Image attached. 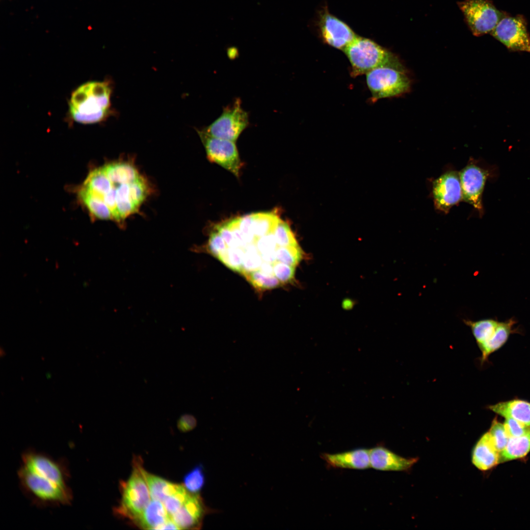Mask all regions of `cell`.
<instances>
[{
	"mask_svg": "<svg viewBox=\"0 0 530 530\" xmlns=\"http://www.w3.org/2000/svg\"><path fill=\"white\" fill-rule=\"evenodd\" d=\"M197 424L195 418L191 415L182 416L177 422V427L182 432H187L194 428Z\"/></svg>",
	"mask_w": 530,
	"mask_h": 530,
	"instance_id": "obj_37",
	"label": "cell"
},
{
	"mask_svg": "<svg viewBox=\"0 0 530 530\" xmlns=\"http://www.w3.org/2000/svg\"><path fill=\"white\" fill-rule=\"evenodd\" d=\"M517 323L514 318L500 321L493 337L487 342L479 346L481 352V362L486 361L489 356L500 349L507 341L512 333L516 332L514 326Z\"/></svg>",
	"mask_w": 530,
	"mask_h": 530,
	"instance_id": "obj_19",
	"label": "cell"
},
{
	"mask_svg": "<svg viewBox=\"0 0 530 530\" xmlns=\"http://www.w3.org/2000/svg\"><path fill=\"white\" fill-rule=\"evenodd\" d=\"M504 424L509 437H519L530 431V427L511 418H505Z\"/></svg>",
	"mask_w": 530,
	"mask_h": 530,
	"instance_id": "obj_36",
	"label": "cell"
},
{
	"mask_svg": "<svg viewBox=\"0 0 530 530\" xmlns=\"http://www.w3.org/2000/svg\"><path fill=\"white\" fill-rule=\"evenodd\" d=\"M459 174L462 199L481 213L482 194L487 178L486 172L476 165L470 164Z\"/></svg>",
	"mask_w": 530,
	"mask_h": 530,
	"instance_id": "obj_12",
	"label": "cell"
},
{
	"mask_svg": "<svg viewBox=\"0 0 530 530\" xmlns=\"http://www.w3.org/2000/svg\"><path fill=\"white\" fill-rule=\"evenodd\" d=\"M320 457L328 466L333 468L362 470L371 467L370 450L367 449L336 453H322Z\"/></svg>",
	"mask_w": 530,
	"mask_h": 530,
	"instance_id": "obj_15",
	"label": "cell"
},
{
	"mask_svg": "<svg viewBox=\"0 0 530 530\" xmlns=\"http://www.w3.org/2000/svg\"><path fill=\"white\" fill-rule=\"evenodd\" d=\"M190 493L184 486L181 484L175 493L163 501L162 503L170 517L182 506Z\"/></svg>",
	"mask_w": 530,
	"mask_h": 530,
	"instance_id": "obj_30",
	"label": "cell"
},
{
	"mask_svg": "<svg viewBox=\"0 0 530 530\" xmlns=\"http://www.w3.org/2000/svg\"><path fill=\"white\" fill-rule=\"evenodd\" d=\"M111 94L110 83L106 80L83 83L71 95L70 117L75 122L84 124L103 121L110 113Z\"/></svg>",
	"mask_w": 530,
	"mask_h": 530,
	"instance_id": "obj_2",
	"label": "cell"
},
{
	"mask_svg": "<svg viewBox=\"0 0 530 530\" xmlns=\"http://www.w3.org/2000/svg\"><path fill=\"white\" fill-rule=\"evenodd\" d=\"M206 511L200 495L190 493L182 506L171 518L180 529H199Z\"/></svg>",
	"mask_w": 530,
	"mask_h": 530,
	"instance_id": "obj_13",
	"label": "cell"
},
{
	"mask_svg": "<svg viewBox=\"0 0 530 530\" xmlns=\"http://www.w3.org/2000/svg\"><path fill=\"white\" fill-rule=\"evenodd\" d=\"M465 322L470 327L479 347L493 337L500 321L494 319L488 318L475 321L467 320Z\"/></svg>",
	"mask_w": 530,
	"mask_h": 530,
	"instance_id": "obj_24",
	"label": "cell"
},
{
	"mask_svg": "<svg viewBox=\"0 0 530 530\" xmlns=\"http://www.w3.org/2000/svg\"><path fill=\"white\" fill-rule=\"evenodd\" d=\"M473 34L479 36L491 33L505 15L489 0H465L458 2Z\"/></svg>",
	"mask_w": 530,
	"mask_h": 530,
	"instance_id": "obj_6",
	"label": "cell"
},
{
	"mask_svg": "<svg viewBox=\"0 0 530 530\" xmlns=\"http://www.w3.org/2000/svg\"><path fill=\"white\" fill-rule=\"evenodd\" d=\"M215 229L223 238L226 245H230L233 239V235L225 224L223 223L216 225Z\"/></svg>",
	"mask_w": 530,
	"mask_h": 530,
	"instance_id": "obj_38",
	"label": "cell"
},
{
	"mask_svg": "<svg viewBox=\"0 0 530 530\" xmlns=\"http://www.w3.org/2000/svg\"><path fill=\"white\" fill-rule=\"evenodd\" d=\"M140 470L148 485L152 499L163 503L168 497L175 493L181 485L148 473L143 468L142 464L140 466Z\"/></svg>",
	"mask_w": 530,
	"mask_h": 530,
	"instance_id": "obj_20",
	"label": "cell"
},
{
	"mask_svg": "<svg viewBox=\"0 0 530 530\" xmlns=\"http://www.w3.org/2000/svg\"><path fill=\"white\" fill-rule=\"evenodd\" d=\"M245 278L253 287L260 290L272 289L282 285L276 277L258 271H254L248 274Z\"/></svg>",
	"mask_w": 530,
	"mask_h": 530,
	"instance_id": "obj_28",
	"label": "cell"
},
{
	"mask_svg": "<svg viewBox=\"0 0 530 530\" xmlns=\"http://www.w3.org/2000/svg\"><path fill=\"white\" fill-rule=\"evenodd\" d=\"M84 187L103 199L113 187V183L108 178L102 167L91 171L84 183Z\"/></svg>",
	"mask_w": 530,
	"mask_h": 530,
	"instance_id": "obj_26",
	"label": "cell"
},
{
	"mask_svg": "<svg viewBox=\"0 0 530 530\" xmlns=\"http://www.w3.org/2000/svg\"><path fill=\"white\" fill-rule=\"evenodd\" d=\"M366 75L372 101L399 96L410 90L409 79L400 61L379 66Z\"/></svg>",
	"mask_w": 530,
	"mask_h": 530,
	"instance_id": "obj_5",
	"label": "cell"
},
{
	"mask_svg": "<svg viewBox=\"0 0 530 530\" xmlns=\"http://www.w3.org/2000/svg\"><path fill=\"white\" fill-rule=\"evenodd\" d=\"M102 168L108 178L114 183L133 182L141 177L133 164L129 161L109 163Z\"/></svg>",
	"mask_w": 530,
	"mask_h": 530,
	"instance_id": "obj_21",
	"label": "cell"
},
{
	"mask_svg": "<svg viewBox=\"0 0 530 530\" xmlns=\"http://www.w3.org/2000/svg\"><path fill=\"white\" fill-rule=\"evenodd\" d=\"M253 241L257 247L262 259L263 256L267 253L276 252L278 248L280 247L276 241L274 233L262 237H256Z\"/></svg>",
	"mask_w": 530,
	"mask_h": 530,
	"instance_id": "obj_33",
	"label": "cell"
},
{
	"mask_svg": "<svg viewBox=\"0 0 530 530\" xmlns=\"http://www.w3.org/2000/svg\"><path fill=\"white\" fill-rule=\"evenodd\" d=\"M80 197L90 212L100 219H113L111 211L103 200L83 187L80 191Z\"/></svg>",
	"mask_w": 530,
	"mask_h": 530,
	"instance_id": "obj_23",
	"label": "cell"
},
{
	"mask_svg": "<svg viewBox=\"0 0 530 530\" xmlns=\"http://www.w3.org/2000/svg\"><path fill=\"white\" fill-rule=\"evenodd\" d=\"M500 452L495 448L489 432L483 434L475 445L472 462L482 471L490 470L499 464Z\"/></svg>",
	"mask_w": 530,
	"mask_h": 530,
	"instance_id": "obj_16",
	"label": "cell"
},
{
	"mask_svg": "<svg viewBox=\"0 0 530 530\" xmlns=\"http://www.w3.org/2000/svg\"><path fill=\"white\" fill-rule=\"evenodd\" d=\"M248 124V114L238 99L225 107L221 115L203 131L210 136L235 141Z\"/></svg>",
	"mask_w": 530,
	"mask_h": 530,
	"instance_id": "obj_7",
	"label": "cell"
},
{
	"mask_svg": "<svg viewBox=\"0 0 530 530\" xmlns=\"http://www.w3.org/2000/svg\"><path fill=\"white\" fill-rule=\"evenodd\" d=\"M491 34L510 50L530 53V37L522 15L504 16Z\"/></svg>",
	"mask_w": 530,
	"mask_h": 530,
	"instance_id": "obj_9",
	"label": "cell"
},
{
	"mask_svg": "<svg viewBox=\"0 0 530 530\" xmlns=\"http://www.w3.org/2000/svg\"><path fill=\"white\" fill-rule=\"evenodd\" d=\"M343 52L351 64L353 77L366 74L384 65L399 62L391 52L370 38L359 36Z\"/></svg>",
	"mask_w": 530,
	"mask_h": 530,
	"instance_id": "obj_4",
	"label": "cell"
},
{
	"mask_svg": "<svg viewBox=\"0 0 530 530\" xmlns=\"http://www.w3.org/2000/svg\"><path fill=\"white\" fill-rule=\"evenodd\" d=\"M252 230L256 237H262L274 233L280 219L273 212L251 214Z\"/></svg>",
	"mask_w": 530,
	"mask_h": 530,
	"instance_id": "obj_25",
	"label": "cell"
},
{
	"mask_svg": "<svg viewBox=\"0 0 530 530\" xmlns=\"http://www.w3.org/2000/svg\"><path fill=\"white\" fill-rule=\"evenodd\" d=\"M302 251L299 245L280 246L276 251L277 261L295 266L302 258Z\"/></svg>",
	"mask_w": 530,
	"mask_h": 530,
	"instance_id": "obj_29",
	"label": "cell"
},
{
	"mask_svg": "<svg viewBox=\"0 0 530 530\" xmlns=\"http://www.w3.org/2000/svg\"><path fill=\"white\" fill-rule=\"evenodd\" d=\"M488 432L495 448L501 452L506 447L510 438L504 424L495 419Z\"/></svg>",
	"mask_w": 530,
	"mask_h": 530,
	"instance_id": "obj_31",
	"label": "cell"
},
{
	"mask_svg": "<svg viewBox=\"0 0 530 530\" xmlns=\"http://www.w3.org/2000/svg\"><path fill=\"white\" fill-rule=\"evenodd\" d=\"M371 467L385 471H408L418 458H404L381 446L370 449Z\"/></svg>",
	"mask_w": 530,
	"mask_h": 530,
	"instance_id": "obj_14",
	"label": "cell"
},
{
	"mask_svg": "<svg viewBox=\"0 0 530 530\" xmlns=\"http://www.w3.org/2000/svg\"><path fill=\"white\" fill-rule=\"evenodd\" d=\"M209 160L239 177L241 164L235 141L216 138L197 131Z\"/></svg>",
	"mask_w": 530,
	"mask_h": 530,
	"instance_id": "obj_10",
	"label": "cell"
},
{
	"mask_svg": "<svg viewBox=\"0 0 530 530\" xmlns=\"http://www.w3.org/2000/svg\"><path fill=\"white\" fill-rule=\"evenodd\" d=\"M295 266L279 262L274 267V274L281 284L290 282L293 278Z\"/></svg>",
	"mask_w": 530,
	"mask_h": 530,
	"instance_id": "obj_35",
	"label": "cell"
},
{
	"mask_svg": "<svg viewBox=\"0 0 530 530\" xmlns=\"http://www.w3.org/2000/svg\"><path fill=\"white\" fill-rule=\"evenodd\" d=\"M170 518L163 503L152 499L142 513L132 522L140 529L159 530Z\"/></svg>",
	"mask_w": 530,
	"mask_h": 530,
	"instance_id": "obj_17",
	"label": "cell"
},
{
	"mask_svg": "<svg viewBox=\"0 0 530 530\" xmlns=\"http://www.w3.org/2000/svg\"><path fill=\"white\" fill-rule=\"evenodd\" d=\"M21 459L17 471L20 487L33 505L44 508L71 504L73 494L66 460L32 449L25 450Z\"/></svg>",
	"mask_w": 530,
	"mask_h": 530,
	"instance_id": "obj_1",
	"label": "cell"
},
{
	"mask_svg": "<svg viewBox=\"0 0 530 530\" xmlns=\"http://www.w3.org/2000/svg\"><path fill=\"white\" fill-rule=\"evenodd\" d=\"M141 464V458L135 456L129 478L120 483L121 498L118 506L113 508L115 515L131 522L142 513L151 501L150 491L140 470Z\"/></svg>",
	"mask_w": 530,
	"mask_h": 530,
	"instance_id": "obj_3",
	"label": "cell"
},
{
	"mask_svg": "<svg viewBox=\"0 0 530 530\" xmlns=\"http://www.w3.org/2000/svg\"><path fill=\"white\" fill-rule=\"evenodd\" d=\"M274 235L276 241L280 246L298 245L289 225L281 219L275 229Z\"/></svg>",
	"mask_w": 530,
	"mask_h": 530,
	"instance_id": "obj_32",
	"label": "cell"
},
{
	"mask_svg": "<svg viewBox=\"0 0 530 530\" xmlns=\"http://www.w3.org/2000/svg\"><path fill=\"white\" fill-rule=\"evenodd\" d=\"M226 247L225 241L215 230L210 234L208 243L205 247L201 248H205L207 252L216 258Z\"/></svg>",
	"mask_w": 530,
	"mask_h": 530,
	"instance_id": "obj_34",
	"label": "cell"
},
{
	"mask_svg": "<svg viewBox=\"0 0 530 530\" xmlns=\"http://www.w3.org/2000/svg\"><path fill=\"white\" fill-rule=\"evenodd\" d=\"M205 476L203 466L200 464L188 472L184 477V484L190 493H197L204 487Z\"/></svg>",
	"mask_w": 530,
	"mask_h": 530,
	"instance_id": "obj_27",
	"label": "cell"
},
{
	"mask_svg": "<svg viewBox=\"0 0 530 530\" xmlns=\"http://www.w3.org/2000/svg\"><path fill=\"white\" fill-rule=\"evenodd\" d=\"M489 409L504 418H511L530 427V402L514 399L489 405Z\"/></svg>",
	"mask_w": 530,
	"mask_h": 530,
	"instance_id": "obj_18",
	"label": "cell"
},
{
	"mask_svg": "<svg viewBox=\"0 0 530 530\" xmlns=\"http://www.w3.org/2000/svg\"><path fill=\"white\" fill-rule=\"evenodd\" d=\"M317 26L323 42L343 51L358 36L346 23L330 13L326 6L318 12Z\"/></svg>",
	"mask_w": 530,
	"mask_h": 530,
	"instance_id": "obj_8",
	"label": "cell"
},
{
	"mask_svg": "<svg viewBox=\"0 0 530 530\" xmlns=\"http://www.w3.org/2000/svg\"><path fill=\"white\" fill-rule=\"evenodd\" d=\"M530 451V431L517 437H510L505 448L500 452L499 463L525 456Z\"/></svg>",
	"mask_w": 530,
	"mask_h": 530,
	"instance_id": "obj_22",
	"label": "cell"
},
{
	"mask_svg": "<svg viewBox=\"0 0 530 530\" xmlns=\"http://www.w3.org/2000/svg\"><path fill=\"white\" fill-rule=\"evenodd\" d=\"M432 196L436 208L447 213L462 199L459 174L449 171L435 180L432 185Z\"/></svg>",
	"mask_w": 530,
	"mask_h": 530,
	"instance_id": "obj_11",
	"label": "cell"
}]
</instances>
